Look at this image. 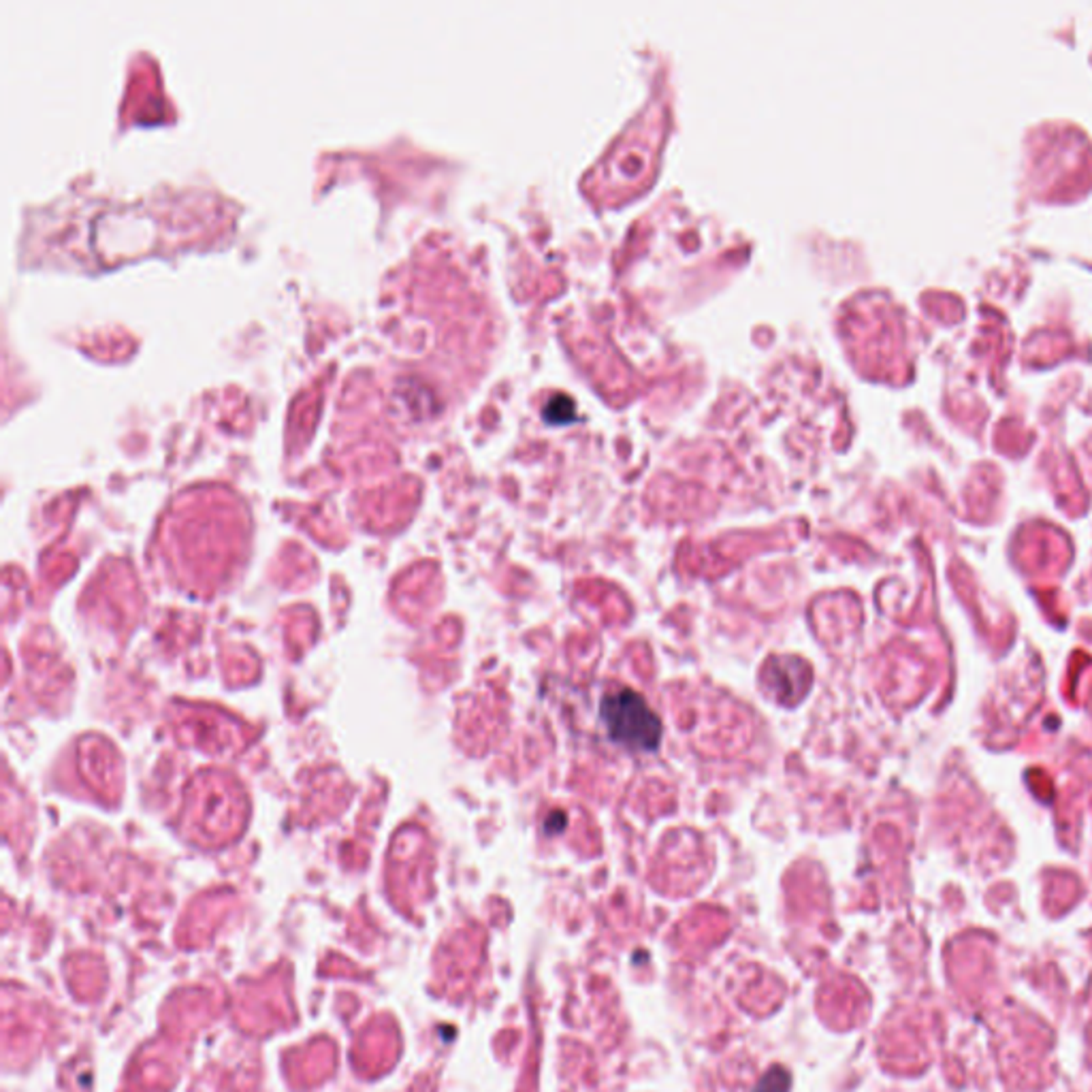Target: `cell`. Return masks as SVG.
Returning <instances> with one entry per match:
<instances>
[{
    "label": "cell",
    "mask_w": 1092,
    "mask_h": 1092,
    "mask_svg": "<svg viewBox=\"0 0 1092 1092\" xmlns=\"http://www.w3.org/2000/svg\"><path fill=\"white\" fill-rule=\"evenodd\" d=\"M600 713L608 736L619 745L634 751H655L662 741V723L648 708L647 700L634 690H615L604 694Z\"/></svg>",
    "instance_id": "obj_1"
},
{
    "label": "cell",
    "mask_w": 1092,
    "mask_h": 1092,
    "mask_svg": "<svg viewBox=\"0 0 1092 1092\" xmlns=\"http://www.w3.org/2000/svg\"><path fill=\"white\" fill-rule=\"evenodd\" d=\"M787 1088H790V1078H787L785 1071L773 1069L762 1079L758 1092H787Z\"/></svg>",
    "instance_id": "obj_2"
}]
</instances>
